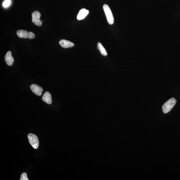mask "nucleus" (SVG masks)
Instances as JSON below:
<instances>
[{
    "instance_id": "11",
    "label": "nucleus",
    "mask_w": 180,
    "mask_h": 180,
    "mask_svg": "<svg viewBox=\"0 0 180 180\" xmlns=\"http://www.w3.org/2000/svg\"><path fill=\"white\" fill-rule=\"evenodd\" d=\"M97 47L102 55L103 56H107V54L106 50L101 42H99L98 43Z\"/></svg>"
},
{
    "instance_id": "4",
    "label": "nucleus",
    "mask_w": 180,
    "mask_h": 180,
    "mask_svg": "<svg viewBox=\"0 0 180 180\" xmlns=\"http://www.w3.org/2000/svg\"><path fill=\"white\" fill-rule=\"evenodd\" d=\"M29 142L35 149H36L38 147L39 142L38 139L36 135L32 134H29L28 135Z\"/></svg>"
},
{
    "instance_id": "5",
    "label": "nucleus",
    "mask_w": 180,
    "mask_h": 180,
    "mask_svg": "<svg viewBox=\"0 0 180 180\" xmlns=\"http://www.w3.org/2000/svg\"><path fill=\"white\" fill-rule=\"evenodd\" d=\"M41 14L38 11H35L32 14V22L38 26H42V23L40 20Z\"/></svg>"
},
{
    "instance_id": "6",
    "label": "nucleus",
    "mask_w": 180,
    "mask_h": 180,
    "mask_svg": "<svg viewBox=\"0 0 180 180\" xmlns=\"http://www.w3.org/2000/svg\"><path fill=\"white\" fill-rule=\"evenodd\" d=\"M30 88L32 92L37 95L40 96L43 91L42 88L36 84H32L30 86Z\"/></svg>"
},
{
    "instance_id": "8",
    "label": "nucleus",
    "mask_w": 180,
    "mask_h": 180,
    "mask_svg": "<svg viewBox=\"0 0 180 180\" xmlns=\"http://www.w3.org/2000/svg\"><path fill=\"white\" fill-rule=\"evenodd\" d=\"M42 100L49 105L51 104L52 103V95L49 92L46 91L42 96Z\"/></svg>"
},
{
    "instance_id": "1",
    "label": "nucleus",
    "mask_w": 180,
    "mask_h": 180,
    "mask_svg": "<svg viewBox=\"0 0 180 180\" xmlns=\"http://www.w3.org/2000/svg\"><path fill=\"white\" fill-rule=\"evenodd\" d=\"M177 103V101L174 98L170 99L164 104L162 106V111L164 113H167L171 111Z\"/></svg>"
},
{
    "instance_id": "7",
    "label": "nucleus",
    "mask_w": 180,
    "mask_h": 180,
    "mask_svg": "<svg viewBox=\"0 0 180 180\" xmlns=\"http://www.w3.org/2000/svg\"><path fill=\"white\" fill-rule=\"evenodd\" d=\"M5 60L7 65L10 66L13 65L14 59L12 55L11 52L10 51L8 52L6 54L5 56Z\"/></svg>"
},
{
    "instance_id": "12",
    "label": "nucleus",
    "mask_w": 180,
    "mask_h": 180,
    "mask_svg": "<svg viewBox=\"0 0 180 180\" xmlns=\"http://www.w3.org/2000/svg\"><path fill=\"white\" fill-rule=\"evenodd\" d=\"M11 3V0H5L3 3V6L4 7H7L9 6Z\"/></svg>"
},
{
    "instance_id": "10",
    "label": "nucleus",
    "mask_w": 180,
    "mask_h": 180,
    "mask_svg": "<svg viewBox=\"0 0 180 180\" xmlns=\"http://www.w3.org/2000/svg\"><path fill=\"white\" fill-rule=\"evenodd\" d=\"M89 13V11L85 9H82L79 11L77 16L79 20H83L85 18Z\"/></svg>"
},
{
    "instance_id": "9",
    "label": "nucleus",
    "mask_w": 180,
    "mask_h": 180,
    "mask_svg": "<svg viewBox=\"0 0 180 180\" xmlns=\"http://www.w3.org/2000/svg\"><path fill=\"white\" fill-rule=\"evenodd\" d=\"M59 44L62 47L68 48L72 47L74 46L73 43L65 40H62L60 41Z\"/></svg>"
},
{
    "instance_id": "3",
    "label": "nucleus",
    "mask_w": 180,
    "mask_h": 180,
    "mask_svg": "<svg viewBox=\"0 0 180 180\" xmlns=\"http://www.w3.org/2000/svg\"><path fill=\"white\" fill-rule=\"evenodd\" d=\"M17 36L21 38L32 39L34 38L35 37V35L34 33L23 30L17 31Z\"/></svg>"
},
{
    "instance_id": "2",
    "label": "nucleus",
    "mask_w": 180,
    "mask_h": 180,
    "mask_svg": "<svg viewBox=\"0 0 180 180\" xmlns=\"http://www.w3.org/2000/svg\"><path fill=\"white\" fill-rule=\"evenodd\" d=\"M103 7L108 22L109 24H113L114 22V18L110 8L108 5L106 4L104 5Z\"/></svg>"
},
{
    "instance_id": "13",
    "label": "nucleus",
    "mask_w": 180,
    "mask_h": 180,
    "mask_svg": "<svg viewBox=\"0 0 180 180\" xmlns=\"http://www.w3.org/2000/svg\"><path fill=\"white\" fill-rule=\"evenodd\" d=\"M20 180H28V177H27V175L26 173H23L21 175Z\"/></svg>"
}]
</instances>
